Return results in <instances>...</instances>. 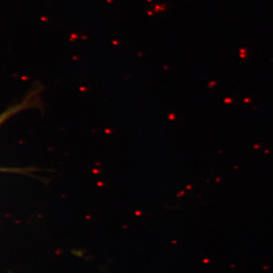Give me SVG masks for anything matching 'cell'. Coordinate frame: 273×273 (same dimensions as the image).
Instances as JSON below:
<instances>
[{
	"label": "cell",
	"instance_id": "1",
	"mask_svg": "<svg viewBox=\"0 0 273 273\" xmlns=\"http://www.w3.org/2000/svg\"><path fill=\"white\" fill-rule=\"evenodd\" d=\"M27 104H30V102H25V103L21 104V105H17V106L13 107V108H10V110H7V112L4 113V114L0 116V125L4 122V121L8 119L10 116H13V115L16 114V113L19 111L21 110H24V108H26Z\"/></svg>",
	"mask_w": 273,
	"mask_h": 273
}]
</instances>
